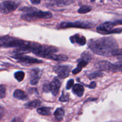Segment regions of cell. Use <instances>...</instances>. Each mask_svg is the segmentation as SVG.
I'll return each mask as SVG.
<instances>
[{"instance_id": "1", "label": "cell", "mask_w": 122, "mask_h": 122, "mask_svg": "<svg viewBox=\"0 0 122 122\" xmlns=\"http://www.w3.org/2000/svg\"><path fill=\"white\" fill-rule=\"evenodd\" d=\"M89 49L98 55L102 56H113L114 51L118 49V44L112 37L95 38L88 42Z\"/></svg>"}, {"instance_id": "2", "label": "cell", "mask_w": 122, "mask_h": 122, "mask_svg": "<svg viewBox=\"0 0 122 122\" xmlns=\"http://www.w3.org/2000/svg\"><path fill=\"white\" fill-rule=\"evenodd\" d=\"M20 10L26 12L21 16V19L26 21L31 22L38 19H50L52 17V14L50 11H43L32 7H24Z\"/></svg>"}, {"instance_id": "3", "label": "cell", "mask_w": 122, "mask_h": 122, "mask_svg": "<svg viewBox=\"0 0 122 122\" xmlns=\"http://www.w3.org/2000/svg\"><path fill=\"white\" fill-rule=\"evenodd\" d=\"M29 43V41H26L8 35L0 37V47H24L26 46Z\"/></svg>"}, {"instance_id": "4", "label": "cell", "mask_w": 122, "mask_h": 122, "mask_svg": "<svg viewBox=\"0 0 122 122\" xmlns=\"http://www.w3.org/2000/svg\"><path fill=\"white\" fill-rule=\"evenodd\" d=\"M61 84V81L58 78L55 77L51 83H47L44 84L43 90L46 93L51 92L52 94L56 96L58 94Z\"/></svg>"}, {"instance_id": "5", "label": "cell", "mask_w": 122, "mask_h": 122, "mask_svg": "<svg viewBox=\"0 0 122 122\" xmlns=\"http://www.w3.org/2000/svg\"><path fill=\"white\" fill-rule=\"evenodd\" d=\"M114 26V22H106L99 25L97 30L99 33L102 34L120 33L122 32V29H113Z\"/></svg>"}, {"instance_id": "6", "label": "cell", "mask_w": 122, "mask_h": 122, "mask_svg": "<svg viewBox=\"0 0 122 122\" xmlns=\"http://www.w3.org/2000/svg\"><path fill=\"white\" fill-rule=\"evenodd\" d=\"M58 51V49L55 46L46 45H41V46L33 53L37 56L45 58L50 55L56 53Z\"/></svg>"}, {"instance_id": "7", "label": "cell", "mask_w": 122, "mask_h": 122, "mask_svg": "<svg viewBox=\"0 0 122 122\" xmlns=\"http://www.w3.org/2000/svg\"><path fill=\"white\" fill-rule=\"evenodd\" d=\"M94 25L89 22L82 21H77L75 22H62L60 25L61 28H77L89 29L91 28Z\"/></svg>"}, {"instance_id": "8", "label": "cell", "mask_w": 122, "mask_h": 122, "mask_svg": "<svg viewBox=\"0 0 122 122\" xmlns=\"http://www.w3.org/2000/svg\"><path fill=\"white\" fill-rule=\"evenodd\" d=\"M18 7V4L11 1H4L0 3V11L3 14H8L15 10Z\"/></svg>"}, {"instance_id": "9", "label": "cell", "mask_w": 122, "mask_h": 122, "mask_svg": "<svg viewBox=\"0 0 122 122\" xmlns=\"http://www.w3.org/2000/svg\"><path fill=\"white\" fill-rule=\"evenodd\" d=\"M13 58L18 60L19 62L25 63L26 65L33 64V63H40L42 62L41 60L37 59L32 57L30 56H27L24 55H14L13 56Z\"/></svg>"}, {"instance_id": "10", "label": "cell", "mask_w": 122, "mask_h": 122, "mask_svg": "<svg viewBox=\"0 0 122 122\" xmlns=\"http://www.w3.org/2000/svg\"><path fill=\"white\" fill-rule=\"evenodd\" d=\"M53 70L60 78L64 79L69 76L70 68L68 66L57 65L53 67Z\"/></svg>"}, {"instance_id": "11", "label": "cell", "mask_w": 122, "mask_h": 122, "mask_svg": "<svg viewBox=\"0 0 122 122\" xmlns=\"http://www.w3.org/2000/svg\"><path fill=\"white\" fill-rule=\"evenodd\" d=\"M42 71L39 68H33L31 69L30 73V83L32 85H36L41 77Z\"/></svg>"}, {"instance_id": "12", "label": "cell", "mask_w": 122, "mask_h": 122, "mask_svg": "<svg viewBox=\"0 0 122 122\" xmlns=\"http://www.w3.org/2000/svg\"><path fill=\"white\" fill-rule=\"evenodd\" d=\"M98 67L104 71H116L115 64L110 63L107 61H101L98 63Z\"/></svg>"}, {"instance_id": "13", "label": "cell", "mask_w": 122, "mask_h": 122, "mask_svg": "<svg viewBox=\"0 0 122 122\" xmlns=\"http://www.w3.org/2000/svg\"><path fill=\"white\" fill-rule=\"evenodd\" d=\"M70 41L73 44H77L79 45H83L86 44V39L84 36L80 34L74 35L70 38Z\"/></svg>"}, {"instance_id": "14", "label": "cell", "mask_w": 122, "mask_h": 122, "mask_svg": "<svg viewBox=\"0 0 122 122\" xmlns=\"http://www.w3.org/2000/svg\"><path fill=\"white\" fill-rule=\"evenodd\" d=\"M73 92L79 97L82 96L84 93V87L82 84H76L73 86Z\"/></svg>"}, {"instance_id": "15", "label": "cell", "mask_w": 122, "mask_h": 122, "mask_svg": "<svg viewBox=\"0 0 122 122\" xmlns=\"http://www.w3.org/2000/svg\"><path fill=\"white\" fill-rule=\"evenodd\" d=\"M88 63H89V62H87V61H86L85 60H84V59H83L81 58V61L79 62L78 64H77V67H76L75 69H74L73 70L72 73L73 74H78L79 72H80L82 71V69H83L84 67H85L86 66L88 65Z\"/></svg>"}, {"instance_id": "16", "label": "cell", "mask_w": 122, "mask_h": 122, "mask_svg": "<svg viewBox=\"0 0 122 122\" xmlns=\"http://www.w3.org/2000/svg\"><path fill=\"white\" fill-rule=\"evenodd\" d=\"M14 97L16 99H20V100H26L28 98L27 94L26 92L21 90H15L14 92Z\"/></svg>"}, {"instance_id": "17", "label": "cell", "mask_w": 122, "mask_h": 122, "mask_svg": "<svg viewBox=\"0 0 122 122\" xmlns=\"http://www.w3.org/2000/svg\"><path fill=\"white\" fill-rule=\"evenodd\" d=\"M45 58L49 59H52L54 61H66L68 60V57L66 55H57L55 54H52V55H50L49 56H46Z\"/></svg>"}, {"instance_id": "18", "label": "cell", "mask_w": 122, "mask_h": 122, "mask_svg": "<svg viewBox=\"0 0 122 122\" xmlns=\"http://www.w3.org/2000/svg\"><path fill=\"white\" fill-rule=\"evenodd\" d=\"M41 104V100H38V99H35L34 100L26 103L25 105V106L27 109H33L39 106Z\"/></svg>"}, {"instance_id": "19", "label": "cell", "mask_w": 122, "mask_h": 122, "mask_svg": "<svg viewBox=\"0 0 122 122\" xmlns=\"http://www.w3.org/2000/svg\"><path fill=\"white\" fill-rule=\"evenodd\" d=\"M64 115V111L61 108L57 109L54 112V116L56 117V120L58 121H61L63 118V116Z\"/></svg>"}, {"instance_id": "20", "label": "cell", "mask_w": 122, "mask_h": 122, "mask_svg": "<svg viewBox=\"0 0 122 122\" xmlns=\"http://www.w3.org/2000/svg\"><path fill=\"white\" fill-rule=\"evenodd\" d=\"M37 112L41 115L43 116H50L51 115V109L48 107H42L39 108L37 110Z\"/></svg>"}, {"instance_id": "21", "label": "cell", "mask_w": 122, "mask_h": 122, "mask_svg": "<svg viewBox=\"0 0 122 122\" xmlns=\"http://www.w3.org/2000/svg\"><path fill=\"white\" fill-rule=\"evenodd\" d=\"M91 7H89V6H83L79 8L78 12L79 13H81V14H85V13H87L88 12L91 11Z\"/></svg>"}, {"instance_id": "22", "label": "cell", "mask_w": 122, "mask_h": 122, "mask_svg": "<svg viewBox=\"0 0 122 122\" xmlns=\"http://www.w3.org/2000/svg\"><path fill=\"white\" fill-rule=\"evenodd\" d=\"M25 72L23 71H17L14 74V77L18 81H21L25 78Z\"/></svg>"}, {"instance_id": "23", "label": "cell", "mask_w": 122, "mask_h": 122, "mask_svg": "<svg viewBox=\"0 0 122 122\" xmlns=\"http://www.w3.org/2000/svg\"><path fill=\"white\" fill-rule=\"evenodd\" d=\"M113 56H116L119 62H122V49H117L114 52Z\"/></svg>"}, {"instance_id": "24", "label": "cell", "mask_w": 122, "mask_h": 122, "mask_svg": "<svg viewBox=\"0 0 122 122\" xmlns=\"http://www.w3.org/2000/svg\"><path fill=\"white\" fill-rule=\"evenodd\" d=\"M82 56L81 58L85 60L86 61H87V62H90L92 59V56L91 55V54L87 52V51H85V52H83V53L82 54V56Z\"/></svg>"}, {"instance_id": "25", "label": "cell", "mask_w": 122, "mask_h": 122, "mask_svg": "<svg viewBox=\"0 0 122 122\" xmlns=\"http://www.w3.org/2000/svg\"><path fill=\"white\" fill-rule=\"evenodd\" d=\"M52 3L57 5V6H62V5L67 4L69 2V0H51Z\"/></svg>"}, {"instance_id": "26", "label": "cell", "mask_w": 122, "mask_h": 122, "mask_svg": "<svg viewBox=\"0 0 122 122\" xmlns=\"http://www.w3.org/2000/svg\"><path fill=\"white\" fill-rule=\"evenodd\" d=\"M6 87L4 85H0V98L5 97Z\"/></svg>"}, {"instance_id": "27", "label": "cell", "mask_w": 122, "mask_h": 122, "mask_svg": "<svg viewBox=\"0 0 122 122\" xmlns=\"http://www.w3.org/2000/svg\"><path fill=\"white\" fill-rule=\"evenodd\" d=\"M69 99V96L67 93H64V92H63L61 96L60 97L59 100L61 102H67L68 101Z\"/></svg>"}, {"instance_id": "28", "label": "cell", "mask_w": 122, "mask_h": 122, "mask_svg": "<svg viewBox=\"0 0 122 122\" xmlns=\"http://www.w3.org/2000/svg\"><path fill=\"white\" fill-rule=\"evenodd\" d=\"M102 73L101 72H94L92 73V74H90L89 76V78L90 79H95L97 78L100 77L102 76Z\"/></svg>"}, {"instance_id": "29", "label": "cell", "mask_w": 122, "mask_h": 122, "mask_svg": "<svg viewBox=\"0 0 122 122\" xmlns=\"http://www.w3.org/2000/svg\"><path fill=\"white\" fill-rule=\"evenodd\" d=\"M74 85V80L73 79H71V80H69V81H67V85H66V89L67 90L70 89L71 87H73Z\"/></svg>"}, {"instance_id": "30", "label": "cell", "mask_w": 122, "mask_h": 122, "mask_svg": "<svg viewBox=\"0 0 122 122\" xmlns=\"http://www.w3.org/2000/svg\"><path fill=\"white\" fill-rule=\"evenodd\" d=\"M116 67V71H120L122 72V62H117L115 63Z\"/></svg>"}, {"instance_id": "31", "label": "cell", "mask_w": 122, "mask_h": 122, "mask_svg": "<svg viewBox=\"0 0 122 122\" xmlns=\"http://www.w3.org/2000/svg\"><path fill=\"white\" fill-rule=\"evenodd\" d=\"M4 115V110L3 108L0 106V120L2 118Z\"/></svg>"}, {"instance_id": "32", "label": "cell", "mask_w": 122, "mask_h": 122, "mask_svg": "<svg viewBox=\"0 0 122 122\" xmlns=\"http://www.w3.org/2000/svg\"><path fill=\"white\" fill-rule=\"evenodd\" d=\"M88 87L90 89H94L96 87V83L95 81H92V82L91 83L89 86H88Z\"/></svg>"}, {"instance_id": "33", "label": "cell", "mask_w": 122, "mask_h": 122, "mask_svg": "<svg viewBox=\"0 0 122 122\" xmlns=\"http://www.w3.org/2000/svg\"><path fill=\"white\" fill-rule=\"evenodd\" d=\"M33 4H38L41 2V0H30Z\"/></svg>"}, {"instance_id": "34", "label": "cell", "mask_w": 122, "mask_h": 122, "mask_svg": "<svg viewBox=\"0 0 122 122\" xmlns=\"http://www.w3.org/2000/svg\"><path fill=\"white\" fill-rule=\"evenodd\" d=\"M114 24L115 25V26L117 25H122V20H119L114 22Z\"/></svg>"}, {"instance_id": "35", "label": "cell", "mask_w": 122, "mask_h": 122, "mask_svg": "<svg viewBox=\"0 0 122 122\" xmlns=\"http://www.w3.org/2000/svg\"><path fill=\"white\" fill-rule=\"evenodd\" d=\"M91 1H92V2H94V1H95V0H91Z\"/></svg>"}]
</instances>
